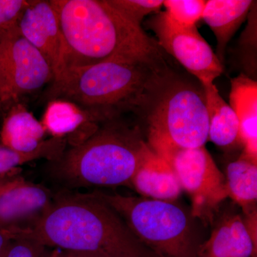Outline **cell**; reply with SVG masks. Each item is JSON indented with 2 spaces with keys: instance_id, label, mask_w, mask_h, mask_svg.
<instances>
[{
  "instance_id": "obj_10",
  "label": "cell",
  "mask_w": 257,
  "mask_h": 257,
  "mask_svg": "<svg viewBox=\"0 0 257 257\" xmlns=\"http://www.w3.org/2000/svg\"><path fill=\"white\" fill-rule=\"evenodd\" d=\"M55 194L42 184L15 177L0 194V231L31 228L47 210Z\"/></svg>"
},
{
  "instance_id": "obj_27",
  "label": "cell",
  "mask_w": 257,
  "mask_h": 257,
  "mask_svg": "<svg viewBox=\"0 0 257 257\" xmlns=\"http://www.w3.org/2000/svg\"><path fill=\"white\" fill-rule=\"evenodd\" d=\"M59 257H106L100 253L87 251H62L60 250Z\"/></svg>"
},
{
  "instance_id": "obj_19",
  "label": "cell",
  "mask_w": 257,
  "mask_h": 257,
  "mask_svg": "<svg viewBox=\"0 0 257 257\" xmlns=\"http://www.w3.org/2000/svg\"><path fill=\"white\" fill-rule=\"evenodd\" d=\"M228 198L241 209L242 214L256 210L257 202V163L240 156L226 167Z\"/></svg>"
},
{
  "instance_id": "obj_26",
  "label": "cell",
  "mask_w": 257,
  "mask_h": 257,
  "mask_svg": "<svg viewBox=\"0 0 257 257\" xmlns=\"http://www.w3.org/2000/svg\"><path fill=\"white\" fill-rule=\"evenodd\" d=\"M13 238L14 236L13 234L5 231H0V257L6 256Z\"/></svg>"
},
{
  "instance_id": "obj_3",
  "label": "cell",
  "mask_w": 257,
  "mask_h": 257,
  "mask_svg": "<svg viewBox=\"0 0 257 257\" xmlns=\"http://www.w3.org/2000/svg\"><path fill=\"white\" fill-rule=\"evenodd\" d=\"M50 2L62 33L60 65L55 77L71 67L163 57L157 42L128 21L107 0Z\"/></svg>"
},
{
  "instance_id": "obj_7",
  "label": "cell",
  "mask_w": 257,
  "mask_h": 257,
  "mask_svg": "<svg viewBox=\"0 0 257 257\" xmlns=\"http://www.w3.org/2000/svg\"><path fill=\"white\" fill-rule=\"evenodd\" d=\"M175 172L191 200V212L206 227L211 226L228 198L225 175L204 146L182 148L171 145L150 147Z\"/></svg>"
},
{
  "instance_id": "obj_11",
  "label": "cell",
  "mask_w": 257,
  "mask_h": 257,
  "mask_svg": "<svg viewBox=\"0 0 257 257\" xmlns=\"http://www.w3.org/2000/svg\"><path fill=\"white\" fill-rule=\"evenodd\" d=\"M19 32L46 59L54 77L60 68L62 33L50 0H31L19 23Z\"/></svg>"
},
{
  "instance_id": "obj_14",
  "label": "cell",
  "mask_w": 257,
  "mask_h": 257,
  "mask_svg": "<svg viewBox=\"0 0 257 257\" xmlns=\"http://www.w3.org/2000/svg\"><path fill=\"white\" fill-rule=\"evenodd\" d=\"M132 188L141 197L163 201H177L183 192L170 164L151 148L133 176Z\"/></svg>"
},
{
  "instance_id": "obj_2",
  "label": "cell",
  "mask_w": 257,
  "mask_h": 257,
  "mask_svg": "<svg viewBox=\"0 0 257 257\" xmlns=\"http://www.w3.org/2000/svg\"><path fill=\"white\" fill-rule=\"evenodd\" d=\"M18 232L46 247L62 251H87L106 257H161L138 239L95 191L63 189L56 193L40 219L30 229Z\"/></svg>"
},
{
  "instance_id": "obj_21",
  "label": "cell",
  "mask_w": 257,
  "mask_h": 257,
  "mask_svg": "<svg viewBox=\"0 0 257 257\" xmlns=\"http://www.w3.org/2000/svg\"><path fill=\"white\" fill-rule=\"evenodd\" d=\"M204 0H166L163 6L169 20L182 28H192L202 18L205 8Z\"/></svg>"
},
{
  "instance_id": "obj_29",
  "label": "cell",
  "mask_w": 257,
  "mask_h": 257,
  "mask_svg": "<svg viewBox=\"0 0 257 257\" xmlns=\"http://www.w3.org/2000/svg\"><path fill=\"white\" fill-rule=\"evenodd\" d=\"M60 249H58V248H55L52 253H50L49 254V256L47 257H59V255H60Z\"/></svg>"
},
{
  "instance_id": "obj_4",
  "label": "cell",
  "mask_w": 257,
  "mask_h": 257,
  "mask_svg": "<svg viewBox=\"0 0 257 257\" xmlns=\"http://www.w3.org/2000/svg\"><path fill=\"white\" fill-rule=\"evenodd\" d=\"M140 126L120 119L100 124L92 136L49 162L50 175L64 189L132 187V179L150 151Z\"/></svg>"
},
{
  "instance_id": "obj_1",
  "label": "cell",
  "mask_w": 257,
  "mask_h": 257,
  "mask_svg": "<svg viewBox=\"0 0 257 257\" xmlns=\"http://www.w3.org/2000/svg\"><path fill=\"white\" fill-rule=\"evenodd\" d=\"M174 77L164 57L109 61L64 69L44 96L72 101L102 124L126 113L143 118Z\"/></svg>"
},
{
  "instance_id": "obj_8",
  "label": "cell",
  "mask_w": 257,
  "mask_h": 257,
  "mask_svg": "<svg viewBox=\"0 0 257 257\" xmlns=\"http://www.w3.org/2000/svg\"><path fill=\"white\" fill-rule=\"evenodd\" d=\"M53 79L46 59L20 32L0 41V105L17 104Z\"/></svg>"
},
{
  "instance_id": "obj_25",
  "label": "cell",
  "mask_w": 257,
  "mask_h": 257,
  "mask_svg": "<svg viewBox=\"0 0 257 257\" xmlns=\"http://www.w3.org/2000/svg\"><path fill=\"white\" fill-rule=\"evenodd\" d=\"M253 3L252 8L250 10L249 14L248 15V18H249V23L247 25L246 29H245L244 32L242 34L241 37V50L243 51V55L245 56V58H246V69L249 72L250 75H253L254 72H256V64L253 63L252 61L250 60V54L253 57H256V8H253L255 3ZM249 75V77H250Z\"/></svg>"
},
{
  "instance_id": "obj_9",
  "label": "cell",
  "mask_w": 257,
  "mask_h": 257,
  "mask_svg": "<svg viewBox=\"0 0 257 257\" xmlns=\"http://www.w3.org/2000/svg\"><path fill=\"white\" fill-rule=\"evenodd\" d=\"M148 25L156 35L160 48L178 61L202 85L214 83L224 72L223 64L197 26L179 28L169 20L165 12L155 15Z\"/></svg>"
},
{
  "instance_id": "obj_20",
  "label": "cell",
  "mask_w": 257,
  "mask_h": 257,
  "mask_svg": "<svg viewBox=\"0 0 257 257\" xmlns=\"http://www.w3.org/2000/svg\"><path fill=\"white\" fill-rule=\"evenodd\" d=\"M66 139L50 138L42 142L36 150L20 152L0 146V177L18 170L20 166L33 161L45 159L49 162L57 160L67 149Z\"/></svg>"
},
{
  "instance_id": "obj_5",
  "label": "cell",
  "mask_w": 257,
  "mask_h": 257,
  "mask_svg": "<svg viewBox=\"0 0 257 257\" xmlns=\"http://www.w3.org/2000/svg\"><path fill=\"white\" fill-rule=\"evenodd\" d=\"M124 219L138 239L161 257H199L206 226L177 201L96 190Z\"/></svg>"
},
{
  "instance_id": "obj_17",
  "label": "cell",
  "mask_w": 257,
  "mask_h": 257,
  "mask_svg": "<svg viewBox=\"0 0 257 257\" xmlns=\"http://www.w3.org/2000/svg\"><path fill=\"white\" fill-rule=\"evenodd\" d=\"M40 122L51 138H75L83 130L100 124L95 116L72 101L55 99L47 101Z\"/></svg>"
},
{
  "instance_id": "obj_24",
  "label": "cell",
  "mask_w": 257,
  "mask_h": 257,
  "mask_svg": "<svg viewBox=\"0 0 257 257\" xmlns=\"http://www.w3.org/2000/svg\"><path fill=\"white\" fill-rule=\"evenodd\" d=\"M13 241L5 257H47L46 246L30 236L14 233Z\"/></svg>"
},
{
  "instance_id": "obj_22",
  "label": "cell",
  "mask_w": 257,
  "mask_h": 257,
  "mask_svg": "<svg viewBox=\"0 0 257 257\" xmlns=\"http://www.w3.org/2000/svg\"><path fill=\"white\" fill-rule=\"evenodd\" d=\"M111 7L135 26L142 28L141 23L147 15L160 11L162 0H107Z\"/></svg>"
},
{
  "instance_id": "obj_28",
  "label": "cell",
  "mask_w": 257,
  "mask_h": 257,
  "mask_svg": "<svg viewBox=\"0 0 257 257\" xmlns=\"http://www.w3.org/2000/svg\"><path fill=\"white\" fill-rule=\"evenodd\" d=\"M8 175H9V174L0 177V194L7 188L10 182L16 177V176L15 175L10 177V176H8Z\"/></svg>"
},
{
  "instance_id": "obj_12",
  "label": "cell",
  "mask_w": 257,
  "mask_h": 257,
  "mask_svg": "<svg viewBox=\"0 0 257 257\" xmlns=\"http://www.w3.org/2000/svg\"><path fill=\"white\" fill-rule=\"evenodd\" d=\"M211 226L199 257H257V243L248 234L241 214L229 211L218 214Z\"/></svg>"
},
{
  "instance_id": "obj_23",
  "label": "cell",
  "mask_w": 257,
  "mask_h": 257,
  "mask_svg": "<svg viewBox=\"0 0 257 257\" xmlns=\"http://www.w3.org/2000/svg\"><path fill=\"white\" fill-rule=\"evenodd\" d=\"M31 0H0V41L18 32L19 23Z\"/></svg>"
},
{
  "instance_id": "obj_15",
  "label": "cell",
  "mask_w": 257,
  "mask_h": 257,
  "mask_svg": "<svg viewBox=\"0 0 257 257\" xmlns=\"http://www.w3.org/2000/svg\"><path fill=\"white\" fill-rule=\"evenodd\" d=\"M255 2L251 0L206 1L202 19L215 35L216 53L223 64L226 47L236 32L248 18Z\"/></svg>"
},
{
  "instance_id": "obj_13",
  "label": "cell",
  "mask_w": 257,
  "mask_h": 257,
  "mask_svg": "<svg viewBox=\"0 0 257 257\" xmlns=\"http://www.w3.org/2000/svg\"><path fill=\"white\" fill-rule=\"evenodd\" d=\"M229 105L239 123L241 156L257 163V82L244 73L231 80Z\"/></svg>"
},
{
  "instance_id": "obj_16",
  "label": "cell",
  "mask_w": 257,
  "mask_h": 257,
  "mask_svg": "<svg viewBox=\"0 0 257 257\" xmlns=\"http://www.w3.org/2000/svg\"><path fill=\"white\" fill-rule=\"evenodd\" d=\"M42 123L20 102L10 107L0 131L2 146L20 152L36 150L45 140Z\"/></svg>"
},
{
  "instance_id": "obj_18",
  "label": "cell",
  "mask_w": 257,
  "mask_h": 257,
  "mask_svg": "<svg viewBox=\"0 0 257 257\" xmlns=\"http://www.w3.org/2000/svg\"><path fill=\"white\" fill-rule=\"evenodd\" d=\"M202 87L209 116L208 141L220 147L239 143V123L234 111L223 99L214 83Z\"/></svg>"
},
{
  "instance_id": "obj_6",
  "label": "cell",
  "mask_w": 257,
  "mask_h": 257,
  "mask_svg": "<svg viewBox=\"0 0 257 257\" xmlns=\"http://www.w3.org/2000/svg\"><path fill=\"white\" fill-rule=\"evenodd\" d=\"M143 118L146 120L150 147L197 148L208 141L209 116L204 94L175 77L161 91Z\"/></svg>"
}]
</instances>
